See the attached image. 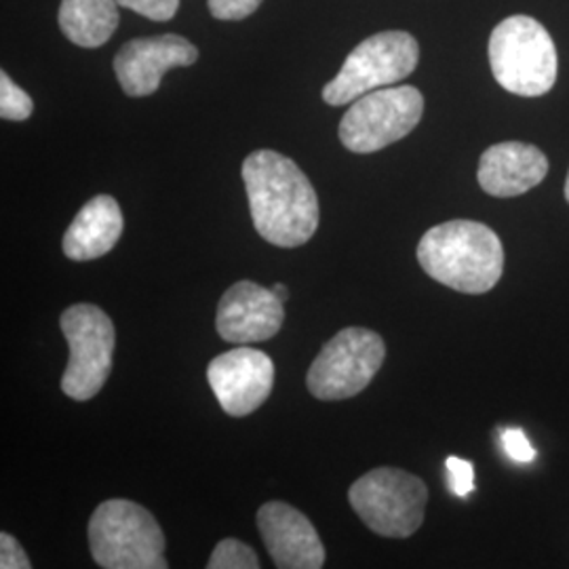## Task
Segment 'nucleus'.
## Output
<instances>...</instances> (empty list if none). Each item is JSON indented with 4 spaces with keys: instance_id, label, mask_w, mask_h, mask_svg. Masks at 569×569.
Listing matches in <instances>:
<instances>
[{
    "instance_id": "f257e3e1",
    "label": "nucleus",
    "mask_w": 569,
    "mask_h": 569,
    "mask_svg": "<svg viewBox=\"0 0 569 569\" xmlns=\"http://www.w3.org/2000/svg\"><path fill=\"white\" fill-rule=\"evenodd\" d=\"M243 182L258 234L277 247L308 243L319 228V199L305 171L274 150H256L243 163Z\"/></svg>"
},
{
    "instance_id": "f03ea898",
    "label": "nucleus",
    "mask_w": 569,
    "mask_h": 569,
    "mask_svg": "<svg viewBox=\"0 0 569 569\" xmlns=\"http://www.w3.org/2000/svg\"><path fill=\"white\" fill-rule=\"evenodd\" d=\"M418 262L430 279L460 293H488L502 277L500 237L481 222L451 220L430 228L418 244Z\"/></svg>"
},
{
    "instance_id": "7ed1b4c3",
    "label": "nucleus",
    "mask_w": 569,
    "mask_h": 569,
    "mask_svg": "<svg viewBox=\"0 0 569 569\" xmlns=\"http://www.w3.org/2000/svg\"><path fill=\"white\" fill-rule=\"evenodd\" d=\"M493 79L509 93L540 98L557 81V49L549 30L528 16L500 21L488 44Z\"/></svg>"
},
{
    "instance_id": "20e7f679",
    "label": "nucleus",
    "mask_w": 569,
    "mask_h": 569,
    "mask_svg": "<svg viewBox=\"0 0 569 569\" xmlns=\"http://www.w3.org/2000/svg\"><path fill=\"white\" fill-rule=\"evenodd\" d=\"M89 549L103 569H167L164 533L150 510L131 500H108L89 521Z\"/></svg>"
},
{
    "instance_id": "39448f33",
    "label": "nucleus",
    "mask_w": 569,
    "mask_h": 569,
    "mask_svg": "<svg viewBox=\"0 0 569 569\" xmlns=\"http://www.w3.org/2000/svg\"><path fill=\"white\" fill-rule=\"evenodd\" d=\"M350 507L382 538H409L422 528L427 483L401 468H376L352 483Z\"/></svg>"
},
{
    "instance_id": "423d86ee",
    "label": "nucleus",
    "mask_w": 569,
    "mask_h": 569,
    "mask_svg": "<svg viewBox=\"0 0 569 569\" xmlns=\"http://www.w3.org/2000/svg\"><path fill=\"white\" fill-rule=\"evenodd\" d=\"M420 60V44L403 30H388L357 44L336 79L327 82L323 100L346 106L369 91L407 79Z\"/></svg>"
},
{
    "instance_id": "0eeeda50",
    "label": "nucleus",
    "mask_w": 569,
    "mask_h": 569,
    "mask_svg": "<svg viewBox=\"0 0 569 569\" xmlns=\"http://www.w3.org/2000/svg\"><path fill=\"white\" fill-rule=\"evenodd\" d=\"M387 357L380 333L366 327L338 331L312 361L306 376L308 390L321 401H342L363 392Z\"/></svg>"
},
{
    "instance_id": "6e6552de",
    "label": "nucleus",
    "mask_w": 569,
    "mask_h": 569,
    "mask_svg": "<svg viewBox=\"0 0 569 569\" xmlns=\"http://www.w3.org/2000/svg\"><path fill=\"white\" fill-rule=\"evenodd\" d=\"M425 114V96L409 84L382 87L350 103L340 142L355 154H371L409 136Z\"/></svg>"
},
{
    "instance_id": "1a4fd4ad",
    "label": "nucleus",
    "mask_w": 569,
    "mask_h": 569,
    "mask_svg": "<svg viewBox=\"0 0 569 569\" xmlns=\"http://www.w3.org/2000/svg\"><path fill=\"white\" fill-rule=\"evenodd\" d=\"M61 331L70 346V361L61 390L74 401H89L102 390L112 371L114 326L100 306L74 305L63 310Z\"/></svg>"
},
{
    "instance_id": "9d476101",
    "label": "nucleus",
    "mask_w": 569,
    "mask_h": 569,
    "mask_svg": "<svg viewBox=\"0 0 569 569\" xmlns=\"http://www.w3.org/2000/svg\"><path fill=\"white\" fill-rule=\"evenodd\" d=\"M207 380L226 413L243 418L264 406L270 397L274 363L262 350L241 345L209 363Z\"/></svg>"
},
{
    "instance_id": "9b49d317",
    "label": "nucleus",
    "mask_w": 569,
    "mask_h": 569,
    "mask_svg": "<svg viewBox=\"0 0 569 569\" xmlns=\"http://www.w3.org/2000/svg\"><path fill=\"white\" fill-rule=\"evenodd\" d=\"M199 60V49L180 34H163L124 42L114 58V74L129 98L152 96L173 68Z\"/></svg>"
},
{
    "instance_id": "f8f14e48",
    "label": "nucleus",
    "mask_w": 569,
    "mask_h": 569,
    "mask_svg": "<svg viewBox=\"0 0 569 569\" xmlns=\"http://www.w3.org/2000/svg\"><path fill=\"white\" fill-rule=\"evenodd\" d=\"M283 300L262 284L239 281L232 284L216 315V327L224 342L256 345L274 338L283 326Z\"/></svg>"
},
{
    "instance_id": "ddd939ff",
    "label": "nucleus",
    "mask_w": 569,
    "mask_h": 569,
    "mask_svg": "<svg viewBox=\"0 0 569 569\" xmlns=\"http://www.w3.org/2000/svg\"><path fill=\"white\" fill-rule=\"evenodd\" d=\"M258 528L266 550L281 569H319L326 566V547L310 519L284 502H266L258 510Z\"/></svg>"
},
{
    "instance_id": "4468645a",
    "label": "nucleus",
    "mask_w": 569,
    "mask_h": 569,
    "mask_svg": "<svg viewBox=\"0 0 569 569\" xmlns=\"http://www.w3.org/2000/svg\"><path fill=\"white\" fill-rule=\"evenodd\" d=\"M549 173L545 152L531 143L502 142L489 146L479 161L481 188L498 199L526 194Z\"/></svg>"
},
{
    "instance_id": "2eb2a0df",
    "label": "nucleus",
    "mask_w": 569,
    "mask_h": 569,
    "mask_svg": "<svg viewBox=\"0 0 569 569\" xmlns=\"http://www.w3.org/2000/svg\"><path fill=\"white\" fill-rule=\"evenodd\" d=\"M121 204L114 197L100 194L84 203L63 234V253L74 262L98 260L114 249L122 234Z\"/></svg>"
},
{
    "instance_id": "dca6fc26",
    "label": "nucleus",
    "mask_w": 569,
    "mask_h": 569,
    "mask_svg": "<svg viewBox=\"0 0 569 569\" xmlns=\"http://www.w3.org/2000/svg\"><path fill=\"white\" fill-rule=\"evenodd\" d=\"M61 32L66 39L82 49H98L119 28V2L117 0H61Z\"/></svg>"
},
{
    "instance_id": "f3484780",
    "label": "nucleus",
    "mask_w": 569,
    "mask_h": 569,
    "mask_svg": "<svg viewBox=\"0 0 569 569\" xmlns=\"http://www.w3.org/2000/svg\"><path fill=\"white\" fill-rule=\"evenodd\" d=\"M209 569H258L260 568V559L256 555V550L247 547L241 540L234 538H226L222 540L213 552L211 559L207 563Z\"/></svg>"
},
{
    "instance_id": "a211bd4d",
    "label": "nucleus",
    "mask_w": 569,
    "mask_h": 569,
    "mask_svg": "<svg viewBox=\"0 0 569 569\" xmlns=\"http://www.w3.org/2000/svg\"><path fill=\"white\" fill-rule=\"evenodd\" d=\"M32 112H34L32 98L2 70L0 72V117L4 121H26L32 117Z\"/></svg>"
},
{
    "instance_id": "6ab92c4d",
    "label": "nucleus",
    "mask_w": 569,
    "mask_h": 569,
    "mask_svg": "<svg viewBox=\"0 0 569 569\" xmlns=\"http://www.w3.org/2000/svg\"><path fill=\"white\" fill-rule=\"evenodd\" d=\"M124 9H131L152 21H169L180 9V0H117Z\"/></svg>"
},
{
    "instance_id": "aec40b11",
    "label": "nucleus",
    "mask_w": 569,
    "mask_h": 569,
    "mask_svg": "<svg viewBox=\"0 0 569 569\" xmlns=\"http://www.w3.org/2000/svg\"><path fill=\"white\" fill-rule=\"evenodd\" d=\"M262 0H207V7L216 20L239 21L253 16Z\"/></svg>"
},
{
    "instance_id": "412c9836",
    "label": "nucleus",
    "mask_w": 569,
    "mask_h": 569,
    "mask_svg": "<svg viewBox=\"0 0 569 569\" xmlns=\"http://www.w3.org/2000/svg\"><path fill=\"white\" fill-rule=\"evenodd\" d=\"M449 472V489L458 498H467L468 493L475 491V467L458 456H449L446 460Z\"/></svg>"
},
{
    "instance_id": "4be33fe9",
    "label": "nucleus",
    "mask_w": 569,
    "mask_h": 569,
    "mask_svg": "<svg viewBox=\"0 0 569 569\" xmlns=\"http://www.w3.org/2000/svg\"><path fill=\"white\" fill-rule=\"evenodd\" d=\"M502 448L515 462H531L536 458V449L531 448L528 435L521 428H507L502 432Z\"/></svg>"
},
{
    "instance_id": "5701e85b",
    "label": "nucleus",
    "mask_w": 569,
    "mask_h": 569,
    "mask_svg": "<svg viewBox=\"0 0 569 569\" xmlns=\"http://www.w3.org/2000/svg\"><path fill=\"white\" fill-rule=\"evenodd\" d=\"M0 568L2 569H30L32 563L21 549L20 542L16 536L2 531L0 533Z\"/></svg>"
},
{
    "instance_id": "b1692460",
    "label": "nucleus",
    "mask_w": 569,
    "mask_h": 569,
    "mask_svg": "<svg viewBox=\"0 0 569 569\" xmlns=\"http://www.w3.org/2000/svg\"><path fill=\"white\" fill-rule=\"evenodd\" d=\"M272 291H274V293H277V296H279L283 302L287 300V298H289V291H287V287H284V284H274V287H272Z\"/></svg>"
},
{
    "instance_id": "393cba45",
    "label": "nucleus",
    "mask_w": 569,
    "mask_h": 569,
    "mask_svg": "<svg viewBox=\"0 0 569 569\" xmlns=\"http://www.w3.org/2000/svg\"><path fill=\"white\" fill-rule=\"evenodd\" d=\"M566 199H568V203H569V173H568V180H566Z\"/></svg>"
}]
</instances>
